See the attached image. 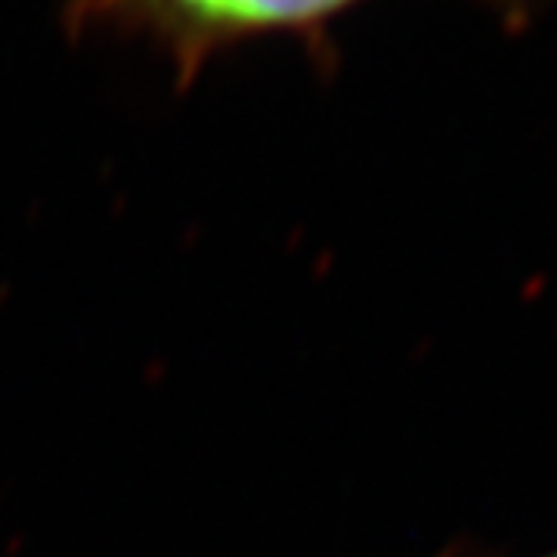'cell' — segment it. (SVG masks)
<instances>
[{
  "instance_id": "2",
  "label": "cell",
  "mask_w": 557,
  "mask_h": 557,
  "mask_svg": "<svg viewBox=\"0 0 557 557\" xmlns=\"http://www.w3.org/2000/svg\"><path fill=\"white\" fill-rule=\"evenodd\" d=\"M548 557H557V552H555V555H548Z\"/></svg>"
},
{
  "instance_id": "1",
  "label": "cell",
  "mask_w": 557,
  "mask_h": 557,
  "mask_svg": "<svg viewBox=\"0 0 557 557\" xmlns=\"http://www.w3.org/2000/svg\"><path fill=\"white\" fill-rule=\"evenodd\" d=\"M366 0H65L72 38L112 35L156 44L177 69L180 84L199 75L223 50L263 38H298L319 47L332 25ZM518 13L523 0H483Z\"/></svg>"
}]
</instances>
